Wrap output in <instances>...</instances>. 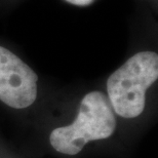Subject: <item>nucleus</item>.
<instances>
[{"label":"nucleus","mask_w":158,"mask_h":158,"mask_svg":"<svg viewBox=\"0 0 158 158\" xmlns=\"http://www.w3.org/2000/svg\"><path fill=\"white\" fill-rule=\"evenodd\" d=\"M158 78V56L141 52L110 75L107 91L114 111L123 118H135L144 111L146 91Z\"/></svg>","instance_id":"f257e3e1"},{"label":"nucleus","mask_w":158,"mask_h":158,"mask_svg":"<svg viewBox=\"0 0 158 158\" xmlns=\"http://www.w3.org/2000/svg\"><path fill=\"white\" fill-rule=\"evenodd\" d=\"M115 128L116 119L111 105L105 94L94 90L82 99L75 121L53 129L49 142L58 152L76 155L86 143L109 138Z\"/></svg>","instance_id":"f03ea898"},{"label":"nucleus","mask_w":158,"mask_h":158,"mask_svg":"<svg viewBox=\"0 0 158 158\" xmlns=\"http://www.w3.org/2000/svg\"><path fill=\"white\" fill-rule=\"evenodd\" d=\"M37 74L26 63L0 46V101L11 108H27L37 98Z\"/></svg>","instance_id":"7ed1b4c3"},{"label":"nucleus","mask_w":158,"mask_h":158,"mask_svg":"<svg viewBox=\"0 0 158 158\" xmlns=\"http://www.w3.org/2000/svg\"><path fill=\"white\" fill-rule=\"evenodd\" d=\"M68 1L69 3H72L74 5H79V6H85V5H88L90 3L94 2V0H66Z\"/></svg>","instance_id":"20e7f679"}]
</instances>
